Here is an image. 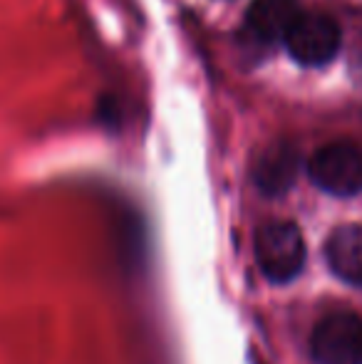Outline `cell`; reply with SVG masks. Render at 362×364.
Segmentation results:
<instances>
[{
    "mask_svg": "<svg viewBox=\"0 0 362 364\" xmlns=\"http://www.w3.org/2000/svg\"><path fill=\"white\" fill-rule=\"evenodd\" d=\"M300 15L298 0H253L246 13V30L258 43L271 45L285 40Z\"/></svg>",
    "mask_w": 362,
    "mask_h": 364,
    "instance_id": "obj_5",
    "label": "cell"
},
{
    "mask_svg": "<svg viewBox=\"0 0 362 364\" xmlns=\"http://www.w3.org/2000/svg\"><path fill=\"white\" fill-rule=\"evenodd\" d=\"M325 260L343 283L362 288V225L348 223L330 233Z\"/></svg>",
    "mask_w": 362,
    "mask_h": 364,
    "instance_id": "obj_6",
    "label": "cell"
},
{
    "mask_svg": "<svg viewBox=\"0 0 362 364\" xmlns=\"http://www.w3.org/2000/svg\"><path fill=\"white\" fill-rule=\"evenodd\" d=\"M308 176L330 196H358L362 191V146L353 141H330L308 161Z\"/></svg>",
    "mask_w": 362,
    "mask_h": 364,
    "instance_id": "obj_2",
    "label": "cell"
},
{
    "mask_svg": "<svg viewBox=\"0 0 362 364\" xmlns=\"http://www.w3.org/2000/svg\"><path fill=\"white\" fill-rule=\"evenodd\" d=\"M285 48L290 58L303 68H323L333 63L343 43L340 25L330 15L323 13H303L290 33L285 35Z\"/></svg>",
    "mask_w": 362,
    "mask_h": 364,
    "instance_id": "obj_4",
    "label": "cell"
},
{
    "mask_svg": "<svg viewBox=\"0 0 362 364\" xmlns=\"http://www.w3.org/2000/svg\"><path fill=\"white\" fill-rule=\"evenodd\" d=\"M298 149L288 141H278L263 151L256 164V186L266 196H283L298 178Z\"/></svg>",
    "mask_w": 362,
    "mask_h": 364,
    "instance_id": "obj_7",
    "label": "cell"
},
{
    "mask_svg": "<svg viewBox=\"0 0 362 364\" xmlns=\"http://www.w3.org/2000/svg\"><path fill=\"white\" fill-rule=\"evenodd\" d=\"M315 364H362V317L335 310L315 325L310 335Z\"/></svg>",
    "mask_w": 362,
    "mask_h": 364,
    "instance_id": "obj_3",
    "label": "cell"
},
{
    "mask_svg": "<svg viewBox=\"0 0 362 364\" xmlns=\"http://www.w3.org/2000/svg\"><path fill=\"white\" fill-rule=\"evenodd\" d=\"M256 263L271 283H290L298 278L305 265V240L303 233L290 220H271L261 225L256 233Z\"/></svg>",
    "mask_w": 362,
    "mask_h": 364,
    "instance_id": "obj_1",
    "label": "cell"
}]
</instances>
